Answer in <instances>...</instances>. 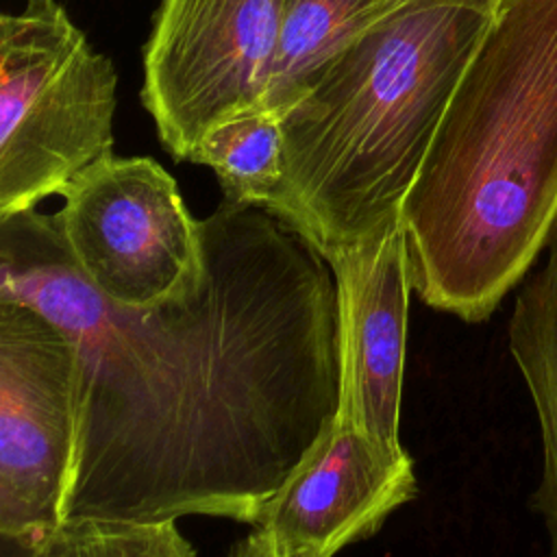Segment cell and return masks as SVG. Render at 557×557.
Here are the masks:
<instances>
[{"label": "cell", "instance_id": "6da1fadb", "mask_svg": "<svg viewBox=\"0 0 557 557\" xmlns=\"http://www.w3.org/2000/svg\"><path fill=\"white\" fill-rule=\"evenodd\" d=\"M0 298L76 348V442L63 524L215 516L255 524L339 409L337 283L263 207L200 220V270L144 309L78 270L57 213L0 218Z\"/></svg>", "mask_w": 557, "mask_h": 557}, {"label": "cell", "instance_id": "7a4b0ae2", "mask_svg": "<svg viewBox=\"0 0 557 557\" xmlns=\"http://www.w3.org/2000/svg\"><path fill=\"white\" fill-rule=\"evenodd\" d=\"M424 305L483 322L557 226V0H500L403 202Z\"/></svg>", "mask_w": 557, "mask_h": 557}, {"label": "cell", "instance_id": "3957f363", "mask_svg": "<svg viewBox=\"0 0 557 557\" xmlns=\"http://www.w3.org/2000/svg\"><path fill=\"white\" fill-rule=\"evenodd\" d=\"M500 0H409L337 54L281 117L270 213L324 257L400 222L453 91Z\"/></svg>", "mask_w": 557, "mask_h": 557}, {"label": "cell", "instance_id": "277c9868", "mask_svg": "<svg viewBox=\"0 0 557 557\" xmlns=\"http://www.w3.org/2000/svg\"><path fill=\"white\" fill-rule=\"evenodd\" d=\"M115 70L54 0L0 17V218L113 154Z\"/></svg>", "mask_w": 557, "mask_h": 557}, {"label": "cell", "instance_id": "5b68a950", "mask_svg": "<svg viewBox=\"0 0 557 557\" xmlns=\"http://www.w3.org/2000/svg\"><path fill=\"white\" fill-rule=\"evenodd\" d=\"M281 0H161L144 48L141 100L163 148L191 161L220 124L261 111Z\"/></svg>", "mask_w": 557, "mask_h": 557}, {"label": "cell", "instance_id": "8992f818", "mask_svg": "<svg viewBox=\"0 0 557 557\" xmlns=\"http://www.w3.org/2000/svg\"><path fill=\"white\" fill-rule=\"evenodd\" d=\"M76 442V348L35 307L0 298V533L22 550L63 524Z\"/></svg>", "mask_w": 557, "mask_h": 557}, {"label": "cell", "instance_id": "52a82bcc", "mask_svg": "<svg viewBox=\"0 0 557 557\" xmlns=\"http://www.w3.org/2000/svg\"><path fill=\"white\" fill-rule=\"evenodd\" d=\"M57 211L83 276L107 300L144 309L183 292L200 270V220L148 157H104L63 189Z\"/></svg>", "mask_w": 557, "mask_h": 557}, {"label": "cell", "instance_id": "ba28073f", "mask_svg": "<svg viewBox=\"0 0 557 557\" xmlns=\"http://www.w3.org/2000/svg\"><path fill=\"white\" fill-rule=\"evenodd\" d=\"M416 494L407 450L394 453L335 416L259 509L252 527L283 553L335 557L348 544L374 535Z\"/></svg>", "mask_w": 557, "mask_h": 557}, {"label": "cell", "instance_id": "9c48e42d", "mask_svg": "<svg viewBox=\"0 0 557 557\" xmlns=\"http://www.w3.org/2000/svg\"><path fill=\"white\" fill-rule=\"evenodd\" d=\"M326 261L337 283V418L403 453L398 424L413 289L403 222L329 252Z\"/></svg>", "mask_w": 557, "mask_h": 557}, {"label": "cell", "instance_id": "30bf717a", "mask_svg": "<svg viewBox=\"0 0 557 557\" xmlns=\"http://www.w3.org/2000/svg\"><path fill=\"white\" fill-rule=\"evenodd\" d=\"M509 350L531 394L542 440L535 507L557 557V226L544 265L524 283L509 320Z\"/></svg>", "mask_w": 557, "mask_h": 557}, {"label": "cell", "instance_id": "8fae6325", "mask_svg": "<svg viewBox=\"0 0 557 557\" xmlns=\"http://www.w3.org/2000/svg\"><path fill=\"white\" fill-rule=\"evenodd\" d=\"M409 0H281L276 50L261 111L283 117L320 72Z\"/></svg>", "mask_w": 557, "mask_h": 557}, {"label": "cell", "instance_id": "7c38bea8", "mask_svg": "<svg viewBox=\"0 0 557 557\" xmlns=\"http://www.w3.org/2000/svg\"><path fill=\"white\" fill-rule=\"evenodd\" d=\"M285 141L281 117L255 111L215 126L191 163L215 172L224 200L272 209L283 185Z\"/></svg>", "mask_w": 557, "mask_h": 557}, {"label": "cell", "instance_id": "4fadbf2b", "mask_svg": "<svg viewBox=\"0 0 557 557\" xmlns=\"http://www.w3.org/2000/svg\"><path fill=\"white\" fill-rule=\"evenodd\" d=\"M63 557H196L176 520L102 522L74 520L57 529Z\"/></svg>", "mask_w": 557, "mask_h": 557}, {"label": "cell", "instance_id": "5bb4252c", "mask_svg": "<svg viewBox=\"0 0 557 557\" xmlns=\"http://www.w3.org/2000/svg\"><path fill=\"white\" fill-rule=\"evenodd\" d=\"M226 557H305V555H289L274 546V542L255 527L252 533H248L244 540L235 542Z\"/></svg>", "mask_w": 557, "mask_h": 557}, {"label": "cell", "instance_id": "9a60e30c", "mask_svg": "<svg viewBox=\"0 0 557 557\" xmlns=\"http://www.w3.org/2000/svg\"><path fill=\"white\" fill-rule=\"evenodd\" d=\"M24 557H63V550H61V542H59L57 531H54L48 540L39 542L35 548L24 550Z\"/></svg>", "mask_w": 557, "mask_h": 557}]
</instances>
